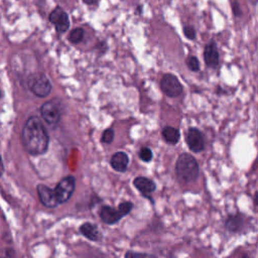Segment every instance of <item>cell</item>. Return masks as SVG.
<instances>
[{"instance_id":"7402d4cb","label":"cell","mask_w":258,"mask_h":258,"mask_svg":"<svg viewBox=\"0 0 258 258\" xmlns=\"http://www.w3.org/2000/svg\"><path fill=\"white\" fill-rule=\"evenodd\" d=\"M139 156L143 161H150L152 159V151L148 147H143L139 152Z\"/></svg>"},{"instance_id":"f1b7e54d","label":"cell","mask_w":258,"mask_h":258,"mask_svg":"<svg viewBox=\"0 0 258 258\" xmlns=\"http://www.w3.org/2000/svg\"><path fill=\"white\" fill-rule=\"evenodd\" d=\"M242 258H249V257H248V256H247V255H244V256H243V257H242Z\"/></svg>"},{"instance_id":"5bb4252c","label":"cell","mask_w":258,"mask_h":258,"mask_svg":"<svg viewBox=\"0 0 258 258\" xmlns=\"http://www.w3.org/2000/svg\"><path fill=\"white\" fill-rule=\"evenodd\" d=\"M80 232L91 241H98L101 238V235L97 226L91 223H84L80 227Z\"/></svg>"},{"instance_id":"83f0119b","label":"cell","mask_w":258,"mask_h":258,"mask_svg":"<svg viewBox=\"0 0 258 258\" xmlns=\"http://www.w3.org/2000/svg\"><path fill=\"white\" fill-rule=\"evenodd\" d=\"M2 97H3V93H2V91L0 89V99H2Z\"/></svg>"},{"instance_id":"8992f818","label":"cell","mask_w":258,"mask_h":258,"mask_svg":"<svg viewBox=\"0 0 258 258\" xmlns=\"http://www.w3.org/2000/svg\"><path fill=\"white\" fill-rule=\"evenodd\" d=\"M48 20L50 23H52L54 25L56 32L59 34L67 32L71 25L68 13L60 6H56L49 13Z\"/></svg>"},{"instance_id":"52a82bcc","label":"cell","mask_w":258,"mask_h":258,"mask_svg":"<svg viewBox=\"0 0 258 258\" xmlns=\"http://www.w3.org/2000/svg\"><path fill=\"white\" fill-rule=\"evenodd\" d=\"M75 189V178L73 176H67L62 178L54 187V196L58 205L66 203L70 200Z\"/></svg>"},{"instance_id":"e0dca14e","label":"cell","mask_w":258,"mask_h":258,"mask_svg":"<svg viewBox=\"0 0 258 258\" xmlns=\"http://www.w3.org/2000/svg\"><path fill=\"white\" fill-rule=\"evenodd\" d=\"M185 62H186V67L188 68L189 71H191V72L200 71V60L197 56H195V55L188 56L186 58Z\"/></svg>"},{"instance_id":"d4e9b609","label":"cell","mask_w":258,"mask_h":258,"mask_svg":"<svg viewBox=\"0 0 258 258\" xmlns=\"http://www.w3.org/2000/svg\"><path fill=\"white\" fill-rule=\"evenodd\" d=\"M4 170H5V168H4V163H3L2 157H1V155H0V177L3 175Z\"/></svg>"},{"instance_id":"cb8c5ba5","label":"cell","mask_w":258,"mask_h":258,"mask_svg":"<svg viewBox=\"0 0 258 258\" xmlns=\"http://www.w3.org/2000/svg\"><path fill=\"white\" fill-rule=\"evenodd\" d=\"M232 11H233V14L237 17H240L242 15V10L240 8V4L236 0L234 2H232Z\"/></svg>"},{"instance_id":"2e32d148","label":"cell","mask_w":258,"mask_h":258,"mask_svg":"<svg viewBox=\"0 0 258 258\" xmlns=\"http://www.w3.org/2000/svg\"><path fill=\"white\" fill-rule=\"evenodd\" d=\"M84 36H85L84 29L81 28V27H77V28H74L70 32L69 40H70V42H72L74 44H77V43H80L84 39Z\"/></svg>"},{"instance_id":"9c48e42d","label":"cell","mask_w":258,"mask_h":258,"mask_svg":"<svg viewBox=\"0 0 258 258\" xmlns=\"http://www.w3.org/2000/svg\"><path fill=\"white\" fill-rule=\"evenodd\" d=\"M37 194L40 203L47 208H55L58 206V203L55 199L54 191L50 187L44 185V184H38L37 187Z\"/></svg>"},{"instance_id":"ba28073f","label":"cell","mask_w":258,"mask_h":258,"mask_svg":"<svg viewBox=\"0 0 258 258\" xmlns=\"http://www.w3.org/2000/svg\"><path fill=\"white\" fill-rule=\"evenodd\" d=\"M204 59L208 68L217 69L219 67L220 55L218 51V46L214 40L208 42L204 49Z\"/></svg>"},{"instance_id":"6da1fadb","label":"cell","mask_w":258,"mask_h":258,"mask_svg":"<svg viewBox=\"0 0 258 258\" xmlns=\"http://www.w3.org/2000/svg\"><path fill=\"white\" fill-rule=\"evenodd\" d=\"M21 142L24 149L31 155H40L46 152L49 137L38 117L31 116L26 120L21 132Z\"/></svg>"},{"instance_id":"4fadbf2b","label":"cell","mask_w":258,"mask_h":258,"mask_svg":"<svg viewBox=\"0 0 258 258\" xmlns=\"http://www.w3.org/2000/svg\"><path fill=\"white\" fill-rule=\"evenodd\" d=\"M134 183V186L144 196L146 197H149V195L151 192L154 191L155 189V183L147 178V177H144V176H139V177H136L133 181Z\"/></svg>"},{"instance_id":"7a4b0ae2","label":"cell","mask_w":258,"mask_h":258,"mask_svg":"<svg viewBox=\"0 0 258 258\" xmlns=\"http://www.w3.org/2000/svg\"><path fill=\"white\" fill-rule=\"evenodd\" d=\"M176 177L183 182L195 181L199 176V164L188 153H181L175 163Z\"/></svg>"},{"instance_id":"44dd1931","label":"cell","mask_w":258,"mask_h":258,"mask_svg":"<svg viewBox=\"0 0 258 258\" xmlns=\"http://www.w3.org/2000/svg\"><path fill=\"white\" fill-rule=\"evenodd\" d=\"M114 139V130L109 128V129H106L103 134H102V138L101 140L105 143H111Z\"/></svg>"},{"instance_id":"484cf974","label":"cell","mask_w":258,"mask_h":258,"mask_svg":"<svg viewBox=\"0 0 258 258\" xmlns=\"http://www.w3.org/2000/svg\"><path fill=\"white\" fill-rule=\"evenodd\" d=\"M84 1V3H86L87 5H94L96 2H97V0H83Z\"/></svg>"},{"instance_id":"7c38bea8","label":"cell","mask_w":258,"mask_h":258,"mask_svg":"<svg viewBox=\"0 0 258 258\" xmlns=\"http://www.w3.org/2000/svg\"><path fill=\"white\" fill-rule=\"evenodd\" d=\"M111 166L119 172H124L127 167H128V163H129V158L128 155L123 152V151H119L116 152L115 154H113V156L111 157L110 160Z\"/></svg>"},{"instance_id":"3957f363","label":"cell","mask_w":258,"mask_h":258,"mask_svg":"<svg viewBox=\"0 0 258 258\" xmlns=\"http://www.w3.org/2000/svg\"><path fill=\"white\" fill-rule=\"evenodd\" d=\"M27 87L29 91L39 98L47 97L52 89L49 79L43 73H33L27 77Z\"/></svg>"},{"instance_id":"4316f807","label":"cell","mask_w":258,"mask_h":258,"mask_svg":"<svg viewBox=\"0 0 258 258\" xmlns=\"http://www.w3.org/2000/svg\"><path fill=\"white\" fill-rule=\"evenodd\" d=\"M249 1H250L252 4L255 5V4H257V1H258V0H249Z\"/></svg>"},{"instance_id":"ffe728a7","label":"cell","mask_w":258,"mask_h":258,"mask_svg":"<svg viewBox=\"0 0 258 258\" xmlns=\"http://www.w3.org/2000/svg\"><path fill=\"white\" fill-rule=\"evenodd\" d=\"M182 31H183V34H184V36H185L186 38H188V39H190V40L196 39L197 34H196V30H195V28H194L192 26H190V25H185V26H183Z\"/></svg>"},{"instance_id":"ac0fdd59","label":"cell","mask_w":258,"mask_h":258,"mask_svg":"<svg viewBox=\"0 0 258 258\" xmlns=\"http://www.w3.org/2000/svg\"><path fill=\"white\" fill-rule=\"evenodd\" d=\"M241 219L239 217H232L230 220L227 221L226 225H227V228L231 231H236L239 226L241 225Z\"/></svg>"},{"instance_id":"5b68a950","label":"cell","mask_w":258,"mask_h":258,"mask_svg":"<svg viewBox=\"0 0 258 258\" xmlns=\"http://www.w3.org/2000/svg\"><path fill=\"white\" fill-rule=\"evenodd\" d=\"M160 89L161 91L170 98H175L181 95L182 85L179 80L173 74H165L160 80Z\"/></svg>"},{"instance_id":"d6986e66","label":"cell","mask_w":258,"mask_h":258,"mask_svg":"<svg viewBox=\"0 0 258 258\" xmlns=\"http://www.w3.org/2000/svg\"><path fill=\"white\" fill-rule=\"evenodd\" d=\"M124 258H156V257L147 253H138V252L128 251L126 252Z\"/></svg>"},{"instance_id":"277c9868","label":"cell","mask_w":258,"mask_h":258,"mask_svg":"<svg viewBox=\"0 0 258 258\" xmlns=\"http://www.w3.org/2000/svg\"><path fill=\"white\" fill-rule=\"evenodd\" d=\"M40 114L43 120L49 124L54 125L56 124L61 116V108L60 104L57 100L53 99L43 103L40 107Z\"/></svg>"},{"instance_id":"603a6c76","label":"cell","mask_w":258,"mask_h":258,"mask_svg":"<svg viewBox=\"0 0 258 258\" xmlns=\"http://www.w3.org/2000/svg\"><path fill=\"white\" fill-rule=\"evenodd\" d=\"M132 207H133V204H132V203H130V202H124V203H121L118 208L121 210V212L123 213V215L126 216V215L131 211Z\"/></svg>"},{"instance_id":"9a60e30c","label":"cell","mask_w":258,"mask_h":258,"mask_svg":"<svg viewBox=\"0 0 258 258\" xmlns=\"http://www.w3.org/2000/svg\"><path fill=\"white\" fill-rule=\"evenodd\" d=\"M162 135H163V138L165 139V141L170 144H176L179 140V132L177 129H175L173 127L166 126L165 128H163Z\"/></svg>"},{"instance_id":"30bf717a","label":"cell","mask_w":258,"mask_h":258,"mask_svg":"<svg viewBox=\"0 0 258 258\" xmlns=\"http://www.w3.org/2000/svg\"><path fill=\"white\" fill-rule=\"evenodd\" d=\"M186 143L188 148L194 152H200L204 149V138L201 131L197 128H190L186 134Z\"/></svg>"},{"instance_id":"8fae6325","label":"cell","mask_w":258,"mask_h":258,"mask_svg":"<svg viewBox=\"0 0 258 258\" xmlns=\"http://www.w3.org/2000/svg\"><path fill=\"white\" fill-rule=\"evenodd\" d=\"M100 217L103 222L111 225L117 223L122 217H124V215L119 208L114 209L109 206H104L100 211Z\"/></svg>"}]
</instances>
